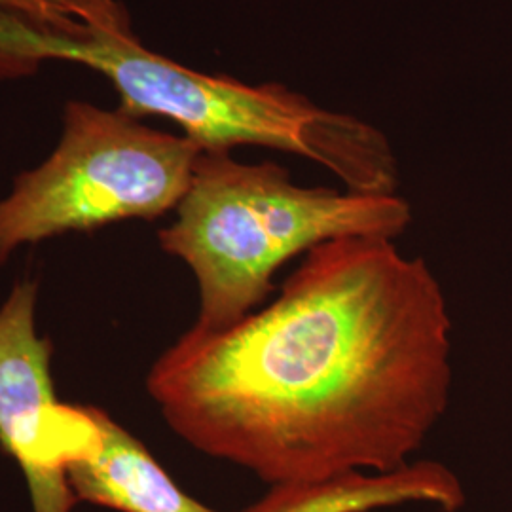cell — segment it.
Returning a JSON list of instances; mask_svg holds the SVG:
<instances>
[{"label": "cell", "instance_id": "obj_5", "mask_svg": "<svg viewBox=\"0 0 512 512\" xmlns=\"http://www.w3.org/2000/svg\"><path fill=\"white\" fill-rule=\"evenodd\" d=\"M38 285L25 277L0 304V446L18 463L33 512H73L57 427L52 340L38 334Z\"/></svg>", "mask_w": 512, "mask_h": 512}, {"label": "cell", "instance_id": "obj_3", "mask_svg": "<svg viewBox=\"0 0 512 512\" xmlns=\"http://www.w3.org/2000/svg\"><path fill=\"white\" fill-rule=\"evenodd\" d=\"M410 222V203L399 194L306 188L274 162L202 152L158 241L198 283L192 327L220 330L258 310L274 291L277 270L294 256L332 239H397Z\"/></svg>", "mask_w": 512, "mask_h": 512}, {"label": "cell", "instance_id": "obj_7", "mask_svg": "<svg viewBox=\"0 0 512 512\" xmlns=\"http://www.w3.org/2000/svg\"><path fill=\"white\" fill-rule=\"evenodd\" d=\"M410 503L456 512L465 505V492L448 467L421 459L385 475L357 473L315 484L274 486L241 512H370Z\"/></svg>", "mask_w": 512, "mask_h": 512}, {"label": "cell", "instance_id": "obj_1", "mask_svg": "<svg viewBox=\"0 0 512 512\" xmlns=\"http://www.w3.org/2000/svg\"><path fill=\"white\" fill-rule=\"evenodd\" d=\"M452 319L437 275L389 238L308 251L274 302L220 330L190 327L152 363L169 429L274 486L385 475L444 416Z\"/></svg>", "mask_w": 512, "mask_h": 512}, {"label": "cell", "instance_id": "obj_4", "mask_svg": "<svg viewBox=\"0 0 512 512\" xmlns=\"http://www.w3.org/2000/svg\"><path fill=\"white\" fill-rule=\"evenodd\" d=\"M200 154L118 107L67 101L54 150L0 198V268L29 245L175 211Z\"/></svg>", "mask_w": 512, "mask_h": 512}, {"label": "cell", "instance_id": "obj_6", "mask_svg": "<svg viewBox=\"0 0 512 512\" xmlns=\"http://www.w3.org/2000/svg\"><path fill=\"white\" fill-rule=\"evenodd\" d=\"M57 425L78 501L116 512H219L190 497L147 446L95 404H59Z\"/></svg>", "mask_w": 512, "mask_h": 512}, {"label": "cell", "instance_id": "obj_2", "mask_svg": "<svg viewBox=\"0 0 512 512\" xmlns=\"http://www.w3.org/2000/svg\"><path fill=\"white\" fill-rule=\"evenodd\" d=\"M48 61L101 74L118 109L139 120H169L202 152L274 148L329 169L351 192L397 194V156L380 129L287 86H253L158 54L135 35L120 0H93L78 29L0 10V80L33 76Z\"/></svg>", "mask_w": 512, "mask_h": 512}, {"label": "cell", "instance_id": "obj_8", "mask_svg": "<svg viewBox=\"0 0 512 512\" xmlns=\"http://www.w3.org/2000/svg\"><path fill=\"white\" fill-rule=\"evenodd\" d=\"M93 0H0V10L55 29H78Z\"/></svg>", "mask_w": 512, "mask_h": 512}]
</instances>
